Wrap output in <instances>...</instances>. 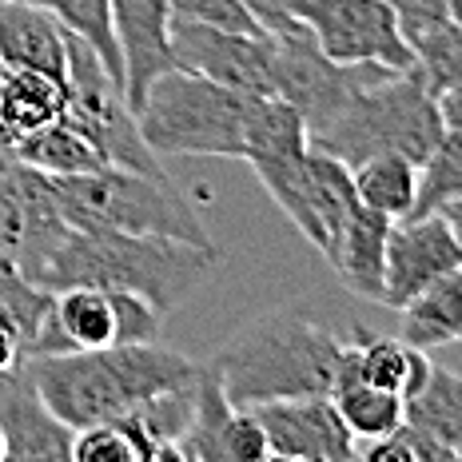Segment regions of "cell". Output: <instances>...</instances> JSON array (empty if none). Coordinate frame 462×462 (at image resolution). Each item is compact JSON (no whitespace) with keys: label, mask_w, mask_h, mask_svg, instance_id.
<instances>
[{"label":"cell","mask_w":462,"mask_h":462,"mask_svg":"<svg viewBox=\"0 0 462 462\" xmlns=\"http://www.w3.org/2000/svg\"><path fill=\"white\" fill-rule=\"evenodd\" d=\"M219 267V247L188 244L168 236H128V231H80L48 255L36 283L60 291L72 283L104 287V291H136L160 315L176 311L199 283Z\"/></svg>","instance_id":"obj_1"},{"label":"cell","mask_w":462,"mask_h":462,"mask_svg":"<svg viewBox=\"0 0 462 462\" xmlns=\"http://www.w3.org/2000/svg\"><path fill=\"white\" fill-rule=\"evenodd\" d=\"M36 391L60 422L72 430L112 422L163 391L188 387L199 363L156 343H120L100 351H64L24 359Z\"/></svg>","instance_id":"obj_2"},{"label":"cell","mask_w":462,"mask_h":462,"mask_svg":"<svg viewBox=\"0 0 462 462\" xmlns=\"http://www.w3.org/2000/svg\"><path fill=\"white\" fill-rule=\"evenodd\" d=\"M343 351L346 343L323 323L300 311H275L219 346L211 367L236 407H259L295 394H331Z\"/></svg>","instance_id":"obj_3"},{"label":"cell","mask_w":462,"mask_h":462,"mask_svg":"<svg viewBox=\"0 0 462 462\" xmlns=\"http://www.w3.org/2000/svg\"><path fill=\"white\" fill-rule=\"evenodd\" d=\"M442 132L447 120H442L439 92L415 64V69H383L367 76L343 104V112L311 136V148L343 160L346 168L374 152H399L422 168L439 148Z\"/></svg>","instance_id":"obj_4"},{"label":"cell","mask_w":462,"mask_h":462,"mask_svg":"<svg viewBox=\"0 0 462 462\" xmlns=\"http://www.w3.org/2000/svg\"><path fill=\"white\" fill-rule=\"evenodd\" d=\"M56 196H60L64 219L80 231L168 236L216 247L199 211L168 176H148V171L104 163V168L84 171V176H60Z\"/></svg>","instance_id":"obj_5"},{"label":"cell","mask_w":462,"mask_h":462,"mask_svg":"<svg viewBox=\"0 0 462 462\" xmlns=\"http://www.w3.org/2000/svg\"><path fill=\"white\" fill-rule=\"evenodd\" d=\"M252 96L199 72L168 69L143 92L136 120L156 156H224L244 160Z\"/></svg>","instance_id":"obj_6"},{"label":"cell","mask_w":462,"mask_h":462,"mask_svg":"<svg viewBox=\"0 0 462 462\" xmlns=\"http://www.w3.org/2000/svg\"><path fill=\"white\" fill-rule=\"evenodd\" d=\"M69 108L64 120H72L76 128L88 136L100 156L116 163V168L148 171V176H168L160 156L152 152V143L143 140L140 120L132 112L124 88L108 76L104 60L96 56L92 44H84L80 36H69Z\"/></svg>","instance_id":"obj_7"},{"label":"cell","mask_w":462,"mask_h":462,"mask_svg":"<svg viewBox=\"0 0 462 462\" xmlns=\"http://www.w3.org/2000/svg\"><path fill=\"white\" fill-rule=\"evenodd\" d=\"M291 16L339 64L415 69V48L387 0H295Z\"/></svg>","instance_id":"obj_8"},{"label":"cell","mask_w":462,"mask_h":462,"mask_svg":"<svg viewBox=\"0 0 462 462\" xmlns=\"http://www.w3.org/2000/svg\"><path fill=\"white\" fill-rule=\"evenodd\" d=\"M272 41H275V96H283L287 104L300 108L311 136L343 112V104L351 100V92L367 76L383 72V64H339L331 56H323L303 24L272 32Z\"/></svg>","instance_id":"obj_9"},{"label":"cell","mask_w":462,"mask_h":462,"mask_svg":"<svg viewBox=\"0 0 462 462\" xmlns=\"http://www.w3.org/2000/svg\"><path fill=\"white\" fill-rule=\"evenodd\" d=\"M69 227L52 176L21 160L0 176V255L13 259L32 283Z\"/></svg>","instance_id":"obj_10"},{"label":"cell","mask_w":462,"mask_h":462,"mask_svg":"<svg viewBox=\"0 0 462 462\" xmlns=\"http://www.w3.org/2000/svg\"><path fill=\"white\" fill-rule=\"evenodd\" d=\"M171 60L247 96L275 92V41L272 32H239L196 21H171Z\"/></svg>","instance_id":"obj_11"},{"label":"cell","mask_w":462,"mask_h":462,"mask_svg":"<svg viewBox=\"0 0 462 462\" xmlns=\"http://www.w3.org/2000/svg\"><path fill=\"white\" fill-rule=\"evenodd\" d=\"M255 419L267 435V455L279 462H351L359 458L351 430L331 394H295V399L259 402Z\"/></svg>","instance_id":"obj_12"},{"label":"cell","mask_w":462,"mask_h":462,"mask_svg":"<svg viewBox=\"0 0 462 462\" xmlns=\"http://www.w3.org/2000/svg\"><path fill=\"white\" fill-rule=\"evenodd\" d=\"M462 263L458 239L450 231L442 211H415L407 219H394L387 236V287L383 307H407L422 287H430L439 275L455 272Z\"/></svg>","instance_id":"obj_13"},{"label":"cell","mask_w":462,"mask_h":462,"mask_svg":"<svg viewBox=\"0 0 462 462\" xmlns=\"http://www.w3.org/2000/svg\"><path fill=\"white\" fill-rule=\"evenodd\" d=\"M0 430L5 462H72L76 430L48 411L24 363L0 371Z\"/></svg>","instance_id":"obj_14"},{"label":"cell","mask_w":462,"mask_h":462,"mask_svg":"<svg viewBox=\"0 0 462 462\" xmlns=\"http://www.w3.org/2000/svg\"><path fill=\"white\" fill-rule=\"evenodd\" d=\"M100 346H120L116 300L104 287L72 283L52 291V307H48L24 359H32V355H64V351H100Z\"/></svg>","instance_id":"obj_15"},{"label":"cell","mask_w":462,"mask_h":462,"mask_svg":"<svg viewBox=\"0 0 462 462\" xmlns=\"http://www.w3.org/2000/svg\"><path fill=\"white\" fill-rule=\"evenodd\" d=\"M116 44L124 56V96L140 108L148 84L176 69L171 60V5L168 0H108Z\"/></svg>","instance_id":"obj_16"},{"label":"cell","mask_w":462,"mask_h":462,"mask_svg":"<svg viewBox=\"0 0 462 462\" xmlns=\"http://www.w3.org/2000/svg\"><path fill=\"white\" fill-rule=\"evenodd\" d=\"M69 28L48 8L24 0H0V60L5 69L44 72L69 80Z\"/></svg>","instance_id":"obj_17"},{"label":"cell","mask_w":462,"mask_h":462,"mask_svg":"<svg viewBox=\"0 0 462 462\" xmlns=\"http://www.w3.org/2000/svg\"><path fill=\"white\" fill-rule=\"evenodd\" d=\"M343 367L359 379L374 383V387H387L402 399H415L430 374V355L411 346L402 335H374L363 323H355V339L343 351Z\"/></svg>","instance_id":"obj_18"},{"label":"cell","mask_w":462,"mask_h":462,"mask_svg":"<svg viewBox=\"0 0 462 462\" xmlns=\"http://www.w3.org/2000/svg\"><path fill=\"white\" fill-rule=\"evenodd\" d=\"M387 236H391V219H383L371 208H359L331 255L339 283L367 303H383V287H387Z\"/></svg>","instance_id":"obj_19"},{"label":"cell","mask_w":462,"mask_h":462,"mask_svg":"<svg viewBox=\"0 0 462 462\" xmlns=\"http://www.w3.org/2000/svg\"><path fill=\"white\" fill-rule=\"evenodd\" d=\"M307 176H311V219H315L311 247L331 263L346 224H351V216L363 204H359V196H355L351 168L319 148L307 152Z\"/></svg>","instance_id":"obj_20"},{"label":"cell","mask_w":462,"mask_h":462,"mask_svg":"<svg viewBox=\"0 0 462 462\" xmlns=\"http://www.w3.org/2000/svg\"><path fill=\"white\" fill-rule=\"evenodd\" d=\"M64 108H69V84L56 80V76L8 69L0 80V132L8 136V143L60 120Z\"/></svg>","instance_id":"obj_21"},{"label":"cell","mask_w":462,"mask_h":462,"mask_svg":"<svg viewBox=\"0 0 462 462\" xmlns=\"http://www.w3.org/2000/svg\"><path fill=\"white\" fill-rule=\"evenodd\" d=\"M355 196L363 208L379 211L383 219H407L419 211V188H422V168L415 160L399 156V152H374L351 168Z\"/></svg>","instance_id":"obj_22"},{"label":"cell","mask_w":462,"mask_h":462,"mask_svg":"<svg viewBox=\"0 0 462 462\" xmlns=\"http://www.w3.org/2000/svg\"><path fill=\"white\" fill-rule=\"evenodd\" d=\"M331 402L339 407V415L359 450L387 439L391 430H399L402 422H407V399H402V394L374 387V383L359 379V374H351L346 367H339V374H335Z\"/></svg>","instance_id":"obj_23"},{"label":"cell","mask_w":462,"mask_h":462,"mask_svg":"<svg viewBox=\"0 0 462 462\" xmlns=\"http://www.w3.org/2000/svg\"><path fill=\"white\" fill-rule=\"evenodd\" d=\"M399 335L419 351L462 343V263L422 287L407 307H399Z\"/></svg>","instance_id":"obj_24"},{"label":"cell","mask_w":462,"mask_h":462,"mask_svg":"<svg viewBox=\"0 0 462 462\" xmlns=\"http://www.w3.org/2000/svg\"><path fill=\"white\" fill-rule=\"evenodd\" d=\"M236 402L227 399L224 383L211 363H199V379H196V411L191 422L180 439V455L184 462H227V439H231V422H236Z\"/></svg>","instance_id":"obj_25"},{"label":"cell","mask_w":462,"mask_h":462,"mask_svg":"<svg viewBox=\"0 0 462 462\" xmlns=\"http://www.w3.org/2000/svg\"><path fill=\"white\" fill-rule=\"evenodd\" d=\"M13 156L21 163H28V168L52 176V180L84 176V171H96V168H104V163H108L100 156V148H96V143L84 136L72 120H64V116H60V120H52V124H44V128L28 132L24 140H16L13 143Z\"/></svg>","instance_id":"obj_26"},{"label":"cell","mask_w":462,"mask_h":462,"mask_svg":"<svg viewBox=\"0 0 462 462\" xmlns=\"http://www.w3.org/2000/svg\"><path fill=\"white\" fill-rule=\"evenodd\" d=\"M407 422H415L430 439H439L458 462L462 455V374L435 363L427 383H422V391L415 399H407Z\"/></svg>","instance_id":"obj_27"},{"label":"cell","mask_w":462,"mask_h":462,"mask_svg":"<svg viewBox=\"0 0 462 462\" xmlns=\"http://www.w3.org/2000/svg\"><path fill=\"white\" fill-rule=\"evenodd\" d=\"M24 5L48 8L72 36H80L84 44H92L96 56L104 60V69H108V76L124 88V56H120V44H116L108 0H24Z\"/></svg>","instance_id":"obj_28"},{"label":"cell","mask_w":462,"mask_h":462,"mask_svg":"<svg viewBox=\"0 0 462 462\" xmlns=\"http://www.w3.org/2000/svg\"><path fill=\"white\" fill-rule=\"evenodd\" d=\"M48 307H52V291L32 283L13 259L0 255V319L21 335L24 355H28V346H32L36 331H41Z\"/></svg>","instance_id":"obj_29"},{"label":"cell","mask_w":462,"mask_h":462,"mask_svg":"<svg viewBox=\"0 0 462 462\" xmlns=\"http://www.w3.org/2000/svg\"><path fill=\"white\" fill-rule=\"evenodd\" d=\"M411 48H415L419 72L427 76V84L439 96L462 88V28L455 21H447V24L430 28V32H422Z\"/></svg>","instance_id":"obj_30"},{"label":"cell","mask_w":462,"mask_h":462,"mask_svg":"<svg viewBox=\"0 0 462 462\" xmlns=\"http://www.w3.org/2000/svg\"><path fill=\"white\" fill-rule=\"evenodd\" d=\"M450 199H462V128L447 124L439 148L422 163V188H419V211H435Z\"/></svg>","instance_id":"obj_31"},{"label":"cell","mask_w":462,"mask_h":462,"mask_svg":"<svg viewBox=\"0 0 462 462\" xmlns=\"http://www.w3.org/2000/svg\"><path fill=\"white\" fill-rule=\"evenodd\" d=\"M359 458H367V462H455V455L439 439H430L422 427H415V422H402L387 439L363 447Z\"/></svg>","instance_id":"obj_32"},{"label":"cell","mask_w":462,"mask_h":462,"mask_svg":"<svg viewBox=\"0 0 462 462\" xmlns=\"http://www.w3.org/2000/svg\"><path fill=\"white\" fill-rule=\"evenodd\" d=\"M171 21H196L216 28H239V32H267L244 0H168Z\"/></svg>","instance_id":"obj_33"},{"label":"cell","mask_w":462,"mask_h":462,"mask_svg":"<svg viewBox=\"0 0 462 462\" xmlns=\"http://www.w3.org/2000/svg\"><path fill=\"white\" fill-rule=\"evenodd\" d=\"M72 462H140L136 447L116 422H92L72 435Z\"/></svg>","instance_id":"obj_34"},{"label":"cell","mask_w":462,"mask_h":462,"mask_svg":"<svg viewBox=\"0 0 462 462\" xmlns=\"http://www.w3.org/2000/svg\"><path fill=\"white\" fill-rule=\"evenodd\" d=\"M267 435L259 427L252 407H239L236 422H231V439H227V462H267Z\"/></svg>","instance_id":"obj_35"},{"label":"cell","mask_w":462,"mask_h":462,"mask_svg":"<svg viewBox=\"0 0 462 462\" xmlns=\"http://www.w3.org/2000/svg\"><path fill=\"white\" fill-rule=\"evenodd\" d=\"M387 5L394 8V16H399L411 44H415L422 32L450 21V0H387Z\"/></svg>","instance_id":"obj_36"},{"label":"cell","mask_w":462,"mask_h":462,"mask_svg":"<svg viewBox=\"0 0 462 462\" xmlns=\"http://www.w3.org/2000/svg\"><path fill=\"white\" fill-rule=\"evenodd\" d=\"M247 8L255 13V21L267 28V32H283V28H295L300 21L291 16V5L295 0H244Z\"/></svg>","instance_id":"obj_37"},{"label":"cell","mask_w":462,"mask_h":462,"mask_svg":"<svg viewBox=\"0 0 462 462\" xmlns=\"http://www.w3.org/2000/svg\"><path fill=\"white\" fill-rule=\"evenodd\" d=\"M16 363H24V343H21V335H16L13 327L0 319V371L16 367Z\"/></svg>","instance_id":"obj_38"},{"label":"cell","mask_w":462,"mask_h":462,"mask_svg":"<svg viewBox=\"0 0 462 462\" xmlns=\"http://www.w3.org/2000/svg\"><path fill=\"white\" fill-rule=\"evenodd\" d=\"M439 104H442V120H447V124H458V128H462V88L442 92Z\"/></svg>","instance_id":"obj_39"},{"label":"cell","mask_w":462,"mask_h":462,"mask_svg":"<svg viewBox=\"0 0 462 462\" xmlns=\"http://www.w3.org/2000/svg\"><path fill=\"white\" fill-rule=\"evenodd\" d=\"M435 211L447 216V224H450V231H455V239H458V252H462V199H450V204H442Z\"/></svg>","instance_id":"obj_40"},{"label":"cell","mask_w":462,"mask_h":462,"mask_svg":"<svg viewBox=\"0 0 462 462\" xmlns=\"http://www.w3.org/2000/svg\"><path fill=\"white\" fill-rule=\"evenodd\" d=\"M13 163H16V156H13V143H8V140H5V132H0V176H5V171L13 168Z\"/></svg>","instance_id":"obj_41"},{"label":"cell","mask_w":462,"mask_h":462,"mask_svg":"<svg viewBox=\"0 0 462 462\" xmlns=\"http://www.w3.org/2000/svg\"><path fill=\"white\" fill-rule=\"evenodd\" d=\"M450 21L462 28V0H450Z\"/></svg>","instance_id":"obj_42"},{"label":"cell","mask_w":462,"mask_h":462,"mask_svg":"<svg viewBox=\"0 0 462 462\" xmlns=\"http://www.w3.org/2000/svg\"><path fill=\"white\" fill-rule=\"evenodd\" d=\"M5 455H8V450H5V430H0V462H5Z\"/></svg>","instance_id":"obj_43"},{"label":"cell","mask_w":462,"mask_h":462,"mask_svg":"<svg viewBox=\"0 0 462 462\" xmlns=\"http://www.w3.org/2000/svg\"><path fill=\"white\" fill-rule=\"evenodd\" d=\"M5 72H8V69H5V60H0V80H5ZM5 140H8V136H5Z\"/></svg>","instance_id":"obj_44"},{"label":"cell","mask_w":462,"mask_h":462,"mask_svg":"<svg viewBox=\"0 0 462 462\" xmlns=\"http://www.w3.org/2000/svg\"><path fill=\"white\" fill-rule=\"evenodd\" d=\"M458 458H462V455H458Z\"/></svg>","instance_id":"obj_45"}]
</instances>
